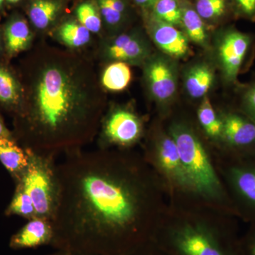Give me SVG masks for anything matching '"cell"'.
I'll list each match as a JSON object with an SVG mask.
<instances>
[{
    "instance_id": "8",
    "label": "cell",
    "mask_w": 255,
    "mask_h": 255,
    "mask_svg": "<svg viewBox=\"0 0 255 255\" xmlns=\"http://www.w3.org/2000/svg\"><path fill=\"white\" fill-rule=\"evenodd\" d=\"M103 50L104 56L107 60L128 65H144L152 55L147 38L137 31L112 37L106 43Z\"/></svg>"
},
{
    "instance_id": "2",
    "label": "cell",
    "mask_w": 255,
    "mask_h": 255,
    "mask_svg": "<svg viewBox=\"0 0 255 255\" xmlns=\"http://www.w3.org/2000/svg\"><path fill=\"white\" fill-rule=\"evenodd\" d=\"M100 85L83 57L55 48L38 50L18 105L26 150L55 156L93 141L105 110Z\"/></svg>"
},
{
    "instance_id": "24",
    "label": "cell",
    "mask_w": 255,
    "mask_h": 255,
    "mask_svg": "<svg viewBox=\"0 0 255 255\" xmlns=\"http://www.w3.org/2000/svg\"><path fill=\"white\" fill-rule=\"evenodd\" d=\"M22 96V87L8 69L0 66V102L18 107Z\"/></svg>"
},
{
    "instance_id": "25",
    "label": "cell",
    "mask_w": 255,
    "mask_h": 255,
    "mask_svg": "<svg viewBox=\"0 0 255 255\" xmlns=\"http://www.w3.org/2000/svg\"><path fill=\"white\" fill-rule=\"evenodd\" d=\"M77 21L92 33H99L102 28V16L96 1L87 0L77 6L75 11Z\"/></svg>"
},
{
    "instance_id": "35",
    "label": "cell",
    "mask_w": 255,
    "mask_h": 255,
    "mask_svg": "<svg viewBox=\"0 0 255 255\" xmlns=\"http://www.w3.org/2000/svg\"><path fill=\"white\" fill-rule=\"evenodd\" d=\"M5 0H0V11H1L3 9V6H4Z\"/></svg>"
},
{
    "instance_id": "1",
    "label": "cell",
    "mask_w": 255,
    "mask_h": 255,
    "mask_svg": "<svg viewBox=\"0 0 255 255\" xmlns=\"http://www.w3.org/2000/svg\"><path fill=\"white\" fill-rule=\"evenodd\" d=\"M132 164L102 149L73 151L56 164L59 196L50 246L114 255L131 240L145 213V186Z\"/></svg>"
},
{
    "instance_id": "10",
    "label": "cell",
    "mask_w": 255,
    "mask_h": 255,
    "mask_svg": "<svg viewBox=\"0 0 255 255\" xmlns=\"http://www.w3.org/2000/svg\"><path fill=\"white\" fill-rule=\"evenodd\" d=\"M222 140L233 150L255 153V122L240 111L222 115Z\"/></svg>"
},
{
    "instance_id": "36",
    "label": "cell",
    "mask_w": 255,
    "mask_h": 255,
    "mask_svg": "<svg viewBox=\"0 0 255 255\" xmlns=\"http://www.w3.org/2000/svg\"><path fill=\"white\" fill-rule=\"evenodd\" d=\"M252 255H255V242L254 246H253V251H252Z\"/></svg>"
},
{
    "instance_id": "26",
    "label": "cell",
    "mask_w": 255,
    "mask_h": 255,
    "mask_svg": "<svg viewBox=\"0 0 255 255\" xmlns=\"http://www.w3.org/2000/svg\"><path fill=\"white\" fill-rule=\"evenodd\" d=\"M194 9L206 21L221 19L231 14L234 15L229 0H196Z\"/></svg>"
},
{
    "instance_id": "15",
    "label": "cell",
    "mask_w": 255,
    "mask_h": 255,
    "mask_svg": "<svg viewBox=\"0 0 255 255\" xmlns=\"http://www.w3.org/2000/svg\"><path fill=\"white\" fill-rule=\"evenodd\" d=\"M4 41L9 55H16L31 45L32 33L26 20L15 14L8 20L4 27Z\"/></svg>"
},
{
    "instance_id": "12",
    "label": "cell",
    "mask_w": 255,
    "mask_h": 255,
    "mask_svg": "<svg viewBox=\"0 0 255 255\" xmlns=\"http://www.w3.org/2000/svg\"><path fill=\"white\" fill-rule=\"evenodd\" d=\"M251 159L231 166L228 179L242 205L255 214V154Z\"/></svg>"
},
{
    "instance_id": "21",
    "label": "cell",
    "mask_w": 255,
    "mask_h": 255,
    "mask_svg": "<svg viewBox=\"0 0 255 255\" xmlns=\"http://www.w3.org/2000/svg\"><path fill=\"white\" fill-rule=\"evenodd\" d=\"M129 65L123 62H112L107 66L100 80L103 89L110 92L125 90L132 79V72Z\"/></svg>"
},
{
    "instance_id": "9",
    "label": "cell",
    "mask_w": 255,
    "mask_h": 255,
    "mask_svg": "<svg viewBox=\"0 0 255 255\" xmlns=\"http://www.w3.org/2000/svg\"><path fill=\"white\" fill-rule=\"evenodd\" d=\"M147 27L151 39L164 55L177 60L190 54V41L177 26L150 16Z\"/></svg>"
},
{
    "instance_id": "23",
    "label": "cell",
    "mask_w": 255,
    "mask_h": 255,
    "mask_svg": "<svg viewBox=\"0 0 255 255\" xmlns=\"http://www.w3.org/2000/svg\"><path fill=\"white\" fill-rule=\"evenodd\" d=\"M102 21L109 28L117 29L125 21L128 13L124 0H96Z\"/></svg>"
},
{
    "instance_id": "4",
    "label": "cell",
    "mask_w": 255,
    "mask_h": 255,
    "mask_svg": "<svg viewBox=\"0 0 255 255\" xmlns=\"http://www.w3.org/2000/svg\"><path fill=\"white\" fill-rule=\"evenodd\" d=\"M26 150L28 167L18 181V185L27 193L33 201L36 218L51 221L59 196L55 156Z\"/></svg>"
},
{
    "instance_id": "30",
    "label": "cell",
    "mask_w": 255,
    "mask_h": 255,
    "mask_svg": "<svg viewBox=\"0 0 255 255\" xmlns=\"http://www.w3.org/2000/svg\"><path fill=\"white\" fill-rule=\"evenodd\" d=\"M235 16L255 22V0H229Z\"/></svg>"
},
{
    "instance_id": "18",
    "label": "cell",
    "mask_w": 255,
    "mask_h": 255,
    "mask_svg": "<svg viewBox=\"0 0 255 255\" xmlns=\"http://www.w3.org/2000/svg\"><path fill=\"white\" fill-rule=\"evenodd\" d=\"M0 162L18 181L28 167V151L21 148L11 137H1Z\"/></svg>"
},
{
    "instance_id": "19",
    "label": "cell",
    "mask_w": 255,
    "mask_h": 255,
    "mask_svg": "<svg viewBox=\"0 0 255 255\" xmlns=\"http://www.w3.org/2000/svg\"><path fill=\"white\" fill-rule=\"evenodd\" d=\"M182 16L181 26L189 41L201 48L209 46V31L204 20L196 12L194 8L182 6Z\"/></svg>"
},
{
    "instance_id": "13",
    "label": "cell",
    "mask_w": 255,
    "mask_h": 255,
    "mask_svg": "<svg viewBox=\"0 0 255 255\" xmlns=\"http://www.w3.org/2000/svg\"><path fill=\"white\" fill-rule=\"evenodd\" d=\"M53 238L51 221L34 218L28 220V222L11 237L9 246L12 249L21 250L50 246Z\"/></svg>"
},
{
    "instance_id": "33",
    "label": "cell",
    "mask_w": 255,
    "mask_h": 255,
    "mask_svg": "<svg viewBox=\"0 0 255 255\" xmlns=\"http://www.w3.org/2000/svg\"><path fill=\"white\" fill-rule=\"evenodd\" d=\"M49 255H87L77 254V253H70V252L57 251L56 253H53V254H50Z\"/></svg>"
},
{
    "instance_id": "28",
    "label": "cell",
    "mask_w": 255,
    "mask_h": 255,
    "mask_svg": "<svg viewBox=\"0 0 255 255\" xmlns=\"http://www.w3.org/2000/svg\"><path fill=\"white\" fill-rule=\"evenodd\" d=\"M7 214L16 215L28 220L36 218V210L30 196L19 186L7 209Z\"/></svg>"
},
{
    "instance_id": "29",
    "label": "cell",
    "mask_w": 255,
    "mask_h": 255,
    "mask_svg": "<svg viewBox=\"0 0 255 255\" xmlns=\"http://www.w3.org/2000/svg\"><path fill=\"white\" fill-rule=\"evenodd\" d=\"M240 110L255 122V81L241 88Z\"/></svg>"
},
{
    "instance_id": "31",
    "label": "cell",
    "mask_w": 255,
    "mask_h": 255,
    "mask_svg": "<svg viewBox=\"0 0 255 255\" xmlns=\"http://www.w3.org/2000/svg\"><path fill=\"white\" fill-rule=\"evenodd\" d=\"M158 0H133L134 2L143 8L152 7Z\"/></svg>"
},
{
    "instance_id": "14",
    "label": "cell",
    "mask_w": 255,
    "mask_h": 255,
    "mask_svg": "<svg viewBox=\"0 0 255 255\" xmlns=\"http://www.w3.org/2000/svg\"><path fill=\"white\" fill-rule=\"evenodd\" d=\"M177 244L184 255H223L204 231L194 226H186L177 233Z\"/></svg>"
},
{
    "instance_id": "20",
    "label": "cell",
    "mask_w": 255,
    "mask_h": 255,
    "mask_svg": "<svg viewBox=\"0 0 255 255\" xmlns=\"http://www.w3.org/2000/svg\"><path fill=\"white\" fill-rule=\"evenodd\" d=\"M57 39L71 49H78L89 44L92 33L77 20L69 19L58 26L55 32Z\"/></svg>"
},
{
    "instance_id": "27",
    "label": "cell",
    "mask_w": 255,
    "mask_h": 255,
    "mask_svg": "<svg viewBox=\"0 0 255 255\" xmlns=\"http://www.w3.org/2000/svg\"><path fill=\"white\" fill-rule=\"evenodd\" d=\"M151 16L175 26L182 23V5L178 0H158L152 6Z\"/></svg>"
},
{
    "instance_id": "17",
    "label": "cell",
    "mask_w": 255,
    "mask_h": 255,
    "mask_svg": "<svg viewBox=\"0 0 255 255\" xmlns=\"http://www.w3.org/2000/svg\"><path fill=\"white\" fill-rule=\"evenodd\" d=\"M63 6L62 0H30L28 18L36 29L46 30L59 17Z\"/></svg>"
},
{
    "instance_id": "34",
    "label": "cell",
    "mask_w": 255,
    "mask_h": 255,
    "mask_svg": "<svg viewBox=\"0 0 255 255\" xmlns=\"http://www.w3.org/2000/svg\"><path fill=\"white\" fill-rule=\"evenodd\" d=\"M21 0H5L6 3L9 4H18Z\"/></svg>"
},
{
    "instance_id": "11",
    "label": "cell",
    "mask_w": 255,
    "mask_h": 255,
    "mask_svg": "<svg viewBox=\"0 0 255 255\" xmlns=\"http://www.w3.org/2000/svg\"><path fill=\"white\" fill-rule=\"evenodd\" d=\"M156 160L170 182L184 190L194 191L190 178L183 165L177 145L170 135H164L157 142Z\"/></svg>"
},
{
    "instance_id": "6",
    "label": "cell",
    "mask_w": 255,
    "mask_h": 255,
    "mask_svg": "<svg viewBox=\"0 0 255 255\" xmlns=\"http://www.w3.org/2000/svg\"><path fill=\"white\" fill-rule=\"evenodd\" d=\"M141 119L128 107L112 109L102 118L100 127V145L102 150L110 145L130 147L142 134Z\"/></svg>"
},
{
    "instance_id": "37",
    "label": "cell",
    "mask_w": 255,
    "mask_h": 255,
    "mask_svg": "<svg viewBox=\"0 0 255 255\" xmlns=\"http://www.w3.org/2000/svg\"><path fill=\"white\" fill-rule=\"evenodd\" d=\"M0 46H1V39H0Z\"/></svg>"
},
{
    "instance_id": "16",
    "label": "cell",
    "mask_w": 255,
    "mask_h": 255,
    "mask_svg": "<svg viewBox=\"0 0 255 255\" xmlns=\"http://www.w3.org/2000/svg\"><path fill=\"white\" fill-rule=\"evenodd\" d=\"M215 79L214 71L208 64H195L184 75V87L193 99L204 98L211 90Z\"/></svg>"
},
{
    "instance_id": "32",
    "label": "cell",
    "mask_w": 255,
    "mask_h": 255,
    "mask_svg": "<svg viewBox=\"0 0 255 255\" xmlns=\"http://www.w3.org/2000/svg\"><path fill=\"white\" fill-rule=\"evenodd\" d=\"M1 137H11V136L9 130L6 128L4 122H3V121L0 118V138H1Z\"/></svg>"
},
{
    "instance_id": "7",
    "label": "cell",
    "mask_w": 255,
    "mask_h": 255,
    "mask_svg": "<svg viewBox=\"0 0 255 255\" xmlns=\"http://www.w3.org/2000/svg\"><path fill=\"white\" fill-rule=\"evenodd\" d=\"M143 66L146 85L152 98L162 104L173 100L178 87L177 67L174 60L164 54L152 55Z\"/></svg>"
},
{
    "instance_id": "3",
    "label": "cell",
    "mask_w": 255,
    "mask_h": 255,
    "mask_svg": "<svg viewBox=\"0 0 255 255\" xmlns=\"http://www.w3.org/2000/svg\"><path fill=\"white\" fill-rule=\"evenodd\" d=\"M169 135L177 145L194 192L210 199H223L224 191L209 155L197 135L182 124H174Z\"/></svg>"
},
{
    "instance_id": "5",
    "label": "cell",
    "mask_w": 255,
    "mask_h": 255,
    "mask_svg": "<svg viewBox=\"0 0 255 255\" xmlns=\"http://www.w3.org/2000/svg\"><path fill=\"white\" fill-rule=\"evenodd\" d=\"M255 38L231 26L220 33L217 39V61L223 80L228 85H235Z\"/></svg>"
},
{
    "instance_id": "22",
    "label": "cell",
    "mask_w": 255,
    "mask_h": 255,
    "mask_svg": "<svg viewBox=\"0 0 255 255\" xmlns=\"http://www.w3.org/2000/svg\"><path fill=\"white\" fill-rule=\"evenodd\" d=\"M198 120L208 136L222 139V117L216 114L207 96L203 98L197 112Z\"/></svg>"
}]
</instances>
